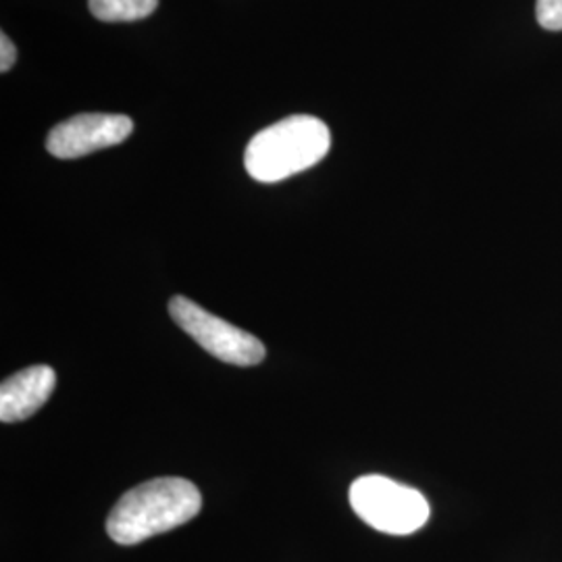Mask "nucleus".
Segmentation results:
<instances>
[{"instance_id": "nucleus-6", "label": "nucleus", "mask_w": 562, "mask_h": 562, "mask_svg": "<svg viewBox=\"0 0 562 562\" xmlns=\"http://www.w3.org/2000/svg\"><path fill=\"white\" fill-rule=\"evenodd\" d=\"M57 385V373L48 364H34L11 375L0 387V422L18 423L36 415Z\"/></svg>"}, {"instance_id": "nucleus-7", "label": "nucleus", "mask_w": 562, "mask_h": 562, "mask_svg": "<svg viewBox=\"0 0 562 562\" xmlns=\"http://www.w3.org/2000/svg\"><path fill=\"white\" fill-rule=\"evenodd\" d=\"M88 4L97 20L120 23L153 15L159 7V0H88Z\"/></svg>"}, {"instance_id": "nucleus-2", "label": "nucleus", "mask_w": 562, "mask_h": 562, "mask_svg": "<svg viewBox=\"0 0 562 562\" xmlns=\"http://www.w3.org/2000/svg\"><path fill=\"white\" fill-rule=\"evenodd\" d=\"M331 146L329 127L313 115H292L261 130L244 153L252 180L276 183L325 159Z\"/></svg>"}, {"instance_id": "nucleus-4", "label": "nucleus", "mask_w": 562, "mask_h": 562, "mask_svg": "<svg viewBox=\"0 0 562 562\" xmlns=\"http://www.w3.org/2000/svg\"><path fill=\"white\" fill-rule=\"evenodd\" d=\"M169 315L192 340L199 341L209 355L220 361L252 367L265 359V346L259 338L211 315L190 299L173 296L169 302Z\"/></svg>"}, {"instance_id": "nucleus-3", "label": "nucleus", "mask_w": 562, "mask_h": 562, "mask_svg": "<svg viewBox=\"0 0 562 562\" xmlns=\"http://www.w3.org/2000/svg\"><path fill=\"white\" fill-rule=\"evenodd\" d=\"M350 506L369 527L390 536H411L429 519L419 490L383 475H364L350 485Z\"/></svg>"}, {"instance_id": "nucleus-1", "label": "nucleus", "mask_w": 562, "mask_h": 562, "mask_svg": "<svg viewBox=\"0 0 562 562\" xmlns=\"http://www.w3.org/2000/svg\"><path fill=\"white\" fill-rule=\"evenodd\" d=\"M201 508V492L194 483L157 477L121 496L106 519V533L113 542L134 546L192 521Z\"/></svg>"}, {"instance_id": "nucleus-5", "label": "nucleus", "mask_w": 562, "mask_h": 562, "mask_svg": "<svg viewBox=\"0 0 562 562\" xmlns=\"http://www.w3.org/2000/svg\"><path fill=\"white\" fill-rule=\"evenodd\" d=\"M134 121L127 115L81 113L63 121L46 138V150L57 159H80L127 140Z\"/></svg>"}, {"instance_id": "nucleus-8", "label": "nucleus", "mask_w": 562, "mask_h": 562, "mask_svg": "<svg viewBox=\"0 0 562 562\" xmlns=\"http://www.w3.org/2000/svg\"><path fill=\"white\" fill-rule=\"evenodd\" d=\"M538 23L548 32H562V0H538Z\"/></svg>"}, {"instance_id": "nucleus-9", "label": "nucleus", "mask_w": 562, "mask_h": 562, "mask_svg": "<svg viewBox=\"0 0 562 562\" xmlns=\"http://www.w3.org/2000/svg\"><path fill=\"white\" fill-rule=\"evenodd\" d=\"M0 53H2V59H0V71L2 74H7L13 65H15V59H18V48H15V44L9 41V36L7 34H2L0 36Z\"/></svg>"}]
</instances>
